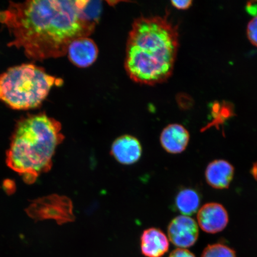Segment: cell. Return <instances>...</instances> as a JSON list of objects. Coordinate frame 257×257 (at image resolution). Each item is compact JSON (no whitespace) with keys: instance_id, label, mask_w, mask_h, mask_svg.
Listing matches in <instances>:
<instances>
[{"instance_id":"cell-1","label":"cell","mask_w":257,"mask_h":257,"mask_svg":"<svg viewBox=\"0 0 257 257\" xmlns=\"http://www.w3.org/2000/svg\"><path fill=\"white\" fill-rule=\"evenodd\" d=\"M86 0H33L10 2L0 12L13 40L9 46L24 51L29 59L44 60L65 56L70 44L88 37L96 25L84 11Z\"/></svg>"},{"instance_id":"cell-2","label":"cell","mask_w":257,"mask_h":257,"mask_svg":"<svg viewBox=\"0 0 257 257\" xmlns=\"http://www.w3.org/2000/svg\"><path fill=\"white\" fill-rule=\"evenodd\" d=\"M178 28L168 16L136 19L128 34L125 69L132 80L154 85L172 75L179 49Z\"/></svg>"},{"instance_id":"cell-3","label":"cell","mask_w":257,"mask_h":257,"mask_svg":"<svg viewBox=\"0 0 257 257\" xmlns=\"http://www.w3.org/2000/svg\"><path fill=\"white\" fill-rule=\"evenodd\" d=\"M62 124L41 112L28 115L16 125L7 153L8 166L28 184L49 171L56 149L64 140Z\"/></svg>"},{"instance_id":"cell-4","label":"cell","mask_w":257,"mask_h":257,"mask_svg":"<svg viewBox=\"0 0 257 257\" xmlns=\"http://www.w3.org/2000/svg\"><path fill=\"white\" fill-rule=\"evenodd\" d=\"M62 79L48 74L43 67L23 64L0 75V100L14 110H29L40 106L54 86Z\"/></svg>"},{"instance_id":"cell-5","label":"cell","mask_w":257,"mask_h":257,"mask_svg":"<svg viewBox=\"0 0 257 257\" xmlns=\"http://www.w3.org/2000/svg\"><path fill=\"white\" fill-rule=\"evenodd\" d=\"M35 219H52L59 224L72 222L75 219L72 201L66 196L52 195L35 201L28 209Z\"/></svg>"},{"instance_id":"cell-6","label":"cell","mask_w":257,"mask_h":257,"mask_svg":"<svg viewBox=\"0 0 257 257\" xmlns=\"http://www.w3.org/2000/svg\"><path fill=\"white\" fill-rule=\"evenodd\" d=\"M169 240L179 248H187L197 242L199 236L196 221L189 216H179L173 218L168 226Z\"/></svg>"},{"instance_id":"cell-7","label":"cell","mask_w":257,"mask_h":257,"mask_svg":"<svg viewBox=\"0 0 257 257\" xmlns=\"http://www.w3.org/2000/svg\"><path fill=\"white\" fill-rule=\"evenodd\" d=\"M199 226L205 232L211 234L221 232L229 222V216L222 205L210 202L202 206L197 214Z\"/></svg>"},{"instance_id":"cell-8","label":"cell","mask_w":257,"mask_h":257,"mask_svg":"<svg viewBox=\"0 0 257 257\" xmlns=\"http://www.w3.org/2000/svg\"><path fill=\"white\" fill-rule=\"evenodd\" d=\"M142 153L140 141L128 135L117 138L112 144L110 150L111 155L123 165H131L138 162Z\"/></svg>"},{"instance_id":"cell-9","label":"cell","mask_w":257,"mask_h":257,"mask_svg":"<svg viewBox=\"0 0 257 257\" xmlns=\"http://www.w3.org/2000/svg\"><path fill=\"white\" fill-rule=\"evenodd\" d=\"M69 59L74 65L80 68L91 66L97 59L98 47L95 42L88 37L74 40L67 51Z\"/></svg>"},{"instance_id":"cell-10","label":"cell","mask_w":257,"mask_h":257,"mask_svg":"<svg viewBox=\"0 0 257 257\" xmlns=\"http://www.w3.org/2000/svg\"><path fill=\"white\" fill-rule=\"evenodd\" d=\"M189 139L190 136L188 130L178 123L169 124L164 128L160 137L163 149L166 152L173 154L184 152Z\"/></svg>"},{"instance_id":"cell-11","label":"cell","mask_w":257,"mask_h":257,"mask_svg":"<svg viewBox=\"0 0 257 257\" xmlns=\"http://www.w3.org/2000/svg\"><path fill=\"white\" fill-rule=\"evenodd\" d=\"M169 249V240L165 233L157 228L145 230L141 236V249L146 257H162Z\"/></svg>"},{"instance_id":"cell-12","label":"cell","mask_w":257,"mask_h":257,"mask_svg":"<svg viewBox=\"0 0 257 257\" xmlns=\"http://www.w3.org/2000/svg\"><path fill=\"white\" fill-rule=\"evenodd\" d=\"M234 167L224 160L211 162L205 170L207 184L214 189H224L229 187L233 179Z\"/></svg>"},{"instance_id":"cell-13","label":"cell","mask_w":257,"mask_h":257,"mask_svg":"<svg viewBox=\"0 0 257 257\" xmlns=\"http://www.w3.org/2000/svg\"><path fill=\"white\" fill-rule=\"evenodd\" d=\"M175 204L177 210L184 216H191L195 214L200 207V195L193 189H182L176 195Z\"/></svg>"},{"instance_id":"cell-14","label":"cell","mask_w":257,"mask_h":257,"mask_svg":"<svg viewBox=\"0 0 257 257\" xmlns=\"http://www.w3.org/2000/svg\"><path fill=\"white\" fill-rule=\"evenodd\" d=\"M201 257H237L234 250L223 243L208 245L204 249Z\"/></svg>"},{"instance_id":"cell-15","label":"cell","mask_w":257,"mask_h":257,"mask_svg":"<svg viewBox=\"0 0 257 257\" xmlns=\"http://www.w3.org/2000/svg\"><path fill=\"white\" fill-rule=\"evenodd\" d=\"M246 34L250 43L257 47V15L247 25Z\"/></svg>"},{"instance_id":"cell-16","label":"cell","mask_w":257,"mask_h":257,"mask_svg":"<svg viewBox=\"0 0 257 257\" xmlns=\"http://www.w3.org/2000/svg\"><path fill=\"white\" fill-rule=\"evenodd\" d=\"M169 257H196L192 252L185 248H177L170 253Z\"/></svg>"},{"instance_id":"cell-17","label":"cell","mask_w":257,"mask_h":257,"mask_svg":"<svg viewBox=\"0 0 257 257\" xmlns=\"http://www.w3.org/2000/svg\"><path fill=\"white\" fill-rule=\"evenodd\" d=\"M171 4L175 8L178 10H187L190 8L192 5L191 0H184V1H178V0H173L171 2Z\"/></svg>"},{"instance_id":"cell-18","label":"cell","mask_w":257,"mask_h":257,"mask_svg":"<svg viewBox=\"0 0 257 257\" xmlns=\"http://www.w3.org/2000/svg\"><path fill=\"white\" fill-rule=\"evenodd\" d=\"M14 186V183L11 181H5V182L4 186L6 191H14L15 189Z\"/></svg>"}]
</instances>
